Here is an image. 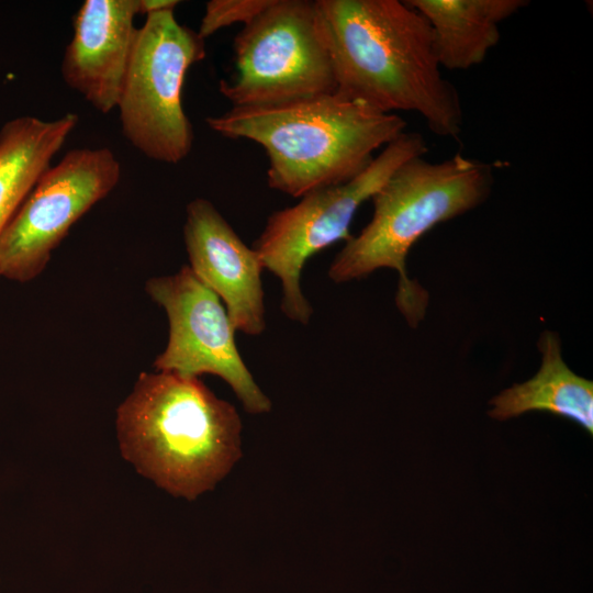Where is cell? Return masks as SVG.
<instances>
[{
  "label": "cell",
  "instance_id": "1",
  "mask_svg": "<svg viewBox=\"0 0 593 593\" xmlns=\"http://www.w3.org/2000/svg\"><path fill=\"white\" fill-rule=\"evenodd\" d=\"M335 92L382 113L415 112L437 136L457 138L463 111L443 77L433 32L399 0H314Z\"/></svg>",
  "mask_w": 593,
  "mask_h": 593
},
{
  "label": "cell",
  "instance_id": "2",
  "mask_svg": "<svg viewBox=\"0 0 593 593\" xmlns=\"http://www.w3.org/2000/svg\"><path fill=\"white\" fill-rule=\"evenodd\" d=\"M122 456L174 496L212 491L242 457L236 409L199 378L142 372L119 406Z\"/></svg>",
  "mask_w": 593,
  "mask_h": 593
},
{
  "label": "cell",
  "instance_id": "3",
  "mask_svg": "<svg viewBox=\"0 0 593 593\" xmlns=\"http://www.w3.org/2000/svg\"><path fill=\"white\" fill-rule=\"evenodd\" d=\"M215 133L259 144L267 182L294 198L346 182L362 172L381 147L405 132L396 113H382L336 92L280 104L233 108L205 119Z\"/></svg>",
  "mask_w": 593,
  "mask_h": 593
},
{
  "label": "cell",
  "instance_id": "4",
  "mask_svg": "<svg viewBox=\"0 0 593 593\" xmlns=\"http://www.w3.org/2000/svg\"><path fill=\"white\" fill-rule=\"evenodd\" d=\"M493 165L455 154L443 161L415 156L372 195L373 214L346 242L328 269L335 282L362 279L380 268L399 273L395 303L415 327L424 317L428 294L406 273L414 244L436 225L482 204L492 191Z\"/></svg>",
  "mask_w": 593,
  "mask_h": 593
},
{
  "label": "cell",
  "instance_id": "5",
  "mask_svg": "<svg viewBox=\"0 0 593 593\" xmlns=\"http://www.w3.org/2000/svg\"><path fill=\"white\" fill-rule=\"evenodd\" d=\"M426 152L427 144L419 133L404 132L355 178L313 190L295 205L269 215L253 249L264 269L280 279L281 310L287 317L307 324L313 313L300 284L305 262L324 248L349 240L353 237L349 227L360 205L372 198L400 165Z\"/></svg>",
  "mask_w": 593,
  "mask_h": 593
},
{
  "label": "cell",
  "instance_id": "6",
  "mask_svg": "<svg viewBox=\"0 0 593 593\" xmlns=\"http://www.w3.org/2000/svg\"><path fill=\"white\" fill-rule=\"evenodd\" d=\"M233 74L219 83L233 108L333 93L336 81L315 1L272 0L233 44Z\"/></svg>",
  "mask_w": 593,
  "mask_h": 593
},
{
  "label": "cell",
  "instance_id": "7",
  "mask_svg": "<svg viewBox=\"0 0 593 593\" xmlns=\"http://www.w3.org/2000/svg\"><path fill=\"white\" fill-rule=\"evenodd\" d=\"M206 55L205 40L174 10L146 15L118 104L125 138L146 157L178 164L191 152L193 127L182 104L188 70Z\"/></svg>",
  "mask_w": 593,
  "mask_h": 593
},
{
  "label": "cell",
  "instance_id": "8",
  "mask_svg": "<svg viewBox=\"0 0 593 593\" xmlns=\"http://www.w3.org/2000/svg\"><path fill=\"white\" fill-rule=\"evenodd\" d=\"M108 147L76 148L47 167L0 235V278L29 282L43 272L70 227L120 182Z\"/></svg>",
  "mask_w": 593,
  "mask_h": 593
},
{
  "label": "cell",
  "instance_id": "9",
  "mask_svg": "<svg viewBox=\"0 0 593 593\" xmlns=\"http://www.w3.org/2000/svg\"><path fill=\"white\" fill-rule=\"evenodd\" d=\"M145 291L165 310L169 322L167 346L154 361L157 371L190 378L217 376L230 384L248 413L271 410V401L242 359L236 331L223 302L189 266L171 276L148 279Z\"/></svg>",
  "mask_w": 593,
  "mask_h": 593
},
{
  "label": "cell",
  "instance_id": "10",
  "mask_svg": "<svg viewBox=\"0 0 593 593\" xmlns=\"http://www.w3.org/2000/svg\"><path fill=\"white\" fill-rule=\"evenodd\" d=\"M183 238L189 267L219 295L235 331L260 335L266 328L264 267L253 247L204 198L187 205Z\"/></svg>",
  "mask_w": 593,
  "mask_h": 593
},
{
  "label": "cell",
  "instance_id": "11",
  "mask_svg": "<svg viewBox=\"0 0 593 593\" xmlns=\"http://www.w3.org/2000/svg\"><path fill=\"white\" fill-rule=\"evenodd\" d=\"M137 14L138 0H86L74 18L61 77L103 114L118 108L137 34Z\"/></svg>",
  "mask_w": 593,
  "mask_h": 593
},
{
  "label": "cell",
  "instance_id": "12",
  "mask_svg": "<svg viewBox=\"0 0 593 593\" xmlns=\"http://www.w3.org/2000/svg\"><path fill=\"white\" fill-rule=\"evenodd\" d=\"M541 365L536 374L495 395L489 415L506 421L530 412L567 418L593 434V382L564 362L559 336L544 331L537 343Z\"/></svg>",
  "mask_w": 593,
  "mask_h": 593
},
{
  "label": "cell",
  "instance_id": "13",
  "mask_svg": "<svg viewBox=\"0 0 593 593\" xmlns=\"http://www.w3.org/2000/svg\"><path fill=\"white\" fill-rule=\"evenodd\" d=\"M429 23L441 67L481 64L500 41V24L528 4L524 0H407Z\"/></svg>",
  "mask_w": 593,
  "mask_h": 593
},
{
  "label": "cell",
  "instance_id": "14",
  "mask_svg": "<svg viewBox=\"0 0 593 593\" xmlns=\"http://www.w3.org/2000/svg\"><path fill=\"white\" fill-rule=\"evenodd\" d=\"M79 122L68 112L54 120L24 115L0 128V235L42 172Z\"/></svg>",
  "mask_w": 593,
  "mask_h": 593
},
{
  "label": "cell",
  "instance_id": "15",
  "mask_svg": "<svg viewBox=\"0 0 593 593\" xmlns=\"http://www.w3.org/2000/svg\"><path fill=\"white\" fill-rule=\"evenodd\" d=\"M272 0H211L205 4L198 34L205 40L236 23L246 25L264 12Z\"/></svg>",
  "mask_w": 593,
  "mask_h": 593
},
{
  "label": "cell",
  "instance_id": "16",
  "mask_svg": "<svg viewBox=\"0 0 593 593\" xmlns=\"http://www.w3.org/2000/svg\"><path fill=\"white\" fill-rule=\"evenodd\" d=\"M139 14L174 10L180 3L178 0H138Z\"/></svg>",
  "mask_w": 593,
  "mask_h": 593
}]
</instances>
